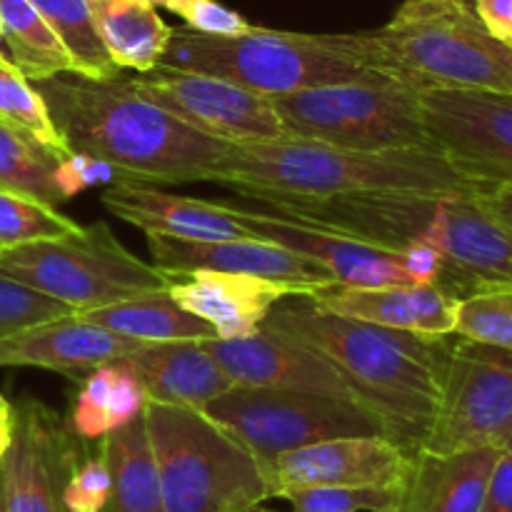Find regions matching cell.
Segmentation results:
<instances>
[{
	"label": "cell",
	"instance_id": "4dcf8cb0",
	"mask_svg": "<svg viewBox=\"0 0 512 512\" xmlns=\"http://www.w3.org/2000/svg\"><path fill=\"white\" fill-rule=\"evenodd\" d=\"M55 165L58 160L40 145L0 123V190L58 208L65 198L55 183Z\"/></svg>",
	"mask_w": 512,
	"mask_h": 512
},
{
	"label": "cell",
	"instance_id": "603a6c76",
	"mask_svg": "<svg viewBox=\"0 0 512 512\" xmlns=\"http://www.w3.org/2000/svg\"><path fill=\"white\" fill-rule=\"evenodd\" d=\"M315 303L338 315L408 330V333L448 338L458 325V300L440 285H385V288H348L333 283L318 288Z\"/></svg>",
	"mask_w": 512,
	"mask_h": 512
},
{
	"label": "cell",
	"instance_id": "3957f363",
	"mask_svg": "<svg viewBox=\"0 0 512 512\" xmlns=\"http://www.w3.org/2000/svg\"><path fill=\"white\" fill-rule=\"evenodd\" d=\"M213 180L253 200L463 195L488 190L460 175L438 148L368 153L293 135L230 143Z\"/></svg>",
	"mask_w": 512,
	"mask_h": 512
},
{
	"label": "cell",
	"instance_id": "d590c367",
	"mask_svg": "<svg viewBox=\"0 0 512 512\" xmlns=\"http://www.w3.org/2000/svg\"><path fill=\"white\" fill-rule=\"evenodd\" d=\"M118 363V360H115ZM108 363L100 368L90 370L88 378L80 385L78 395H75L73 410L68 418V430L78 440H100L103 435L110 433L108 423V403L110 390H113L115 375H118V365Z\"/></svg>",
	"mask_w": 512,
	"mask_h": 512
},
{
	"label": "cell",
	"instance_id": "83f0119b",
	"mask_svg": "<svg viewBox=\"0 0 512 512\" xmlns=\"http://www.w3.org/2000/svg\"><path fill=\"white\" fill-rule=\"evenodd\" d=\"M0 38L28 80L73 73L68 50L30 0H0Z\"/></svg>",
	"mask_w": 512,
	"mask_h": 512
},
{
	"label": "cell",
	"instance_id": "8fae6325",
	"mask_svg": "<svg viewBox=\"0 0 512 512\" xmlns=\"http://www.w3.org/2000/svg\"><path fill=\"white\" fill-rule=\"evenodd\" d=\"M420 113L433 145L460 175L483 188L512 183V93L425 88Z\"/></svg>",
	"mask_w": 512,
	"mask_h": 512
},
{
	"label": "cell",
	"instance_id": "5bb4252c",
	"mask_svg": "<svg viewBox=\"0 0 512 512\" xmlns=\"http://www.w3.org/2000/svg\"><path fill=\"white\" fill-rule=\"evenodd\" d=\"M483 193L443 195L420 238L443 253L438 285L455 298L490 285H512V230L490 213Z\"/></svg>",
	"mask_w": 512,
	"mask_h": 512
},
{
	"label": "cell",
	"instance_id": "7a4b0ae2",
	"mask_svg": "<svg viewBox=\"0 0 512 512\" xmlns=\"http://www.w3.org/2000/svg\"><path fill=\"white\" fill-rule=\"evenodd\" d=\"M33 85L68 148L115 165L128 180H213L230 150V143L190 128L120 78L95 83L80 75H53Z\"/></svg>",
	"mask_w": 512,
	"mask_h": 512
},
{
	"label": "cell",
	"instance_id": "60d3db41",
	"mask_svg": "<svg viewBox=\"0 0 512 512\" xmlns=\"http://www.w3.org/2000/svg\"><path fill=\"white\" fill-rule=\"evenodd\" d=\"M400 255H403V265L410 275V283L438 285L445 265V258L438 245L430 243V240H415Z\"/></svg>",
	"mask_w": 512,
	"mask_h": 512
},
{
	"label": "cell",
	"instance_id": "30bf717a",
	"mask_svg": "<svg viewBox=\"0 0 512 512\" xmlns=\"http://www.w3.org/2000/svg\"><path fill=\"white\" fill-rule=\"evenodd\" d=\"M512 435V350L460 338L453 343L438 413L423 448L430 453L498 445Z\"/></svg>",
	"mask_w": 512,
	"mask_h": 512
},
{
	"label": "cell",
	"instance_id": "5b68a950",
	"mask_svg": "<svg viewBox=\"0 0 512 512\" xmlns=\"http://www.w3.org/2000/svg\"><path fill=\"white\" fill-rule=\"evenodd\" d=\"M160 65L218 75L265 98L380 75L360 60L350 33H288L255 25L240 35L173 30Z\"/></svg>",
	"mask_w": 512,
	"mask_h": 512
},
{
	"label": "cell",
	"instance_id": "44dd1931",
	"mask_svg": "<svg viewBox=\"0 0 512 512\" xmlns=\"http://www.w3.org/2000/svg\"><path fill=\"white\" fill-rule=\"evenodd\" d=\"M168 293L188 313L213 325L215 338H245L258 333L280 300L303 295L293 285L218 270H190L175 275Z\"/></svg>",
	"mask_w": 512,
	"mask_h": 512
},
{
	"label": "cell",
	"instance_id": "484cf974",
	"mask_svg": "<svg viewBox=\"0 0 512 512\" xmlns=\"http://www.w3.org/2000/svg\"><path fill=\"white\" fill-rule=\"evenodd\" d=\"M80 318L140 343H168V340H208L215 338L213 325L188 313L175 303L168 290L135 295L103 308L83 310Z\"/></svg>",
	"mask_w": 512,
	"mask_h": 512
},
{
	"label": "cell",
	"instance_id": "7dc6e473",
	"mask_svg": "<svg viewBox=\"0 0 512 512\" xmlns=\"http://www.w3.org/2000/svg\"><path fill=\"white\" fill-rule=\"evenodd\" d=\"M140 3H148L153 5V8H158V5H165V0H140Z\"/></svg>",
	"mask_w": 512,
	"mask_h": 512
},
{
	"label": "cell",
	"instance_id": "f35d334b",
	"mask_svg": "<svg viewBox=\"0 0 512 512\" xmlns=\"http://www.w3.org/2000/svg\"><path fill=\"white\" fill-rule=\"evenodd\" d=\"M115 180H123L115 165L90 158L85 153H70L68 158L58 160V165H55V183H58L65 200L80 195L83 190L93 188V185L115 183Z\"/></svg>",
	"mask_w": 512,
	"mask_h": 512
},
{
	"label": "cell",
	"instance_id": "ba28073f",
	"mask_svg": "<svg viewBox=\"0 0 512 512\" xmlns=\"http://www.w3.org/2000/svg\"><path fill=\"white\" fill-rule=\"evenodd\" d=\"M285 135L348 150L435 148L420 113V90L378 75L273 98Z\"/></svg>",
	"mask_w": 512,
	"mask_h": 512
},
{
	"label": "cell",
	"instance_id": "cb8c5ba5",
	"mask_svg": "<svg viewBox=\"0 0 512 512\" xmlns=\"http://www.w3.org/2000/svg\"><path fill=\"white\" fill-rule=\"evenodd\" d=\"M148 400L168 405H188L203 410L210 400L233 388L218 360L203 340H168L143 343L128 355Z\"/></svg>",
	"mask_w": 512,
	"mask_h": 512
},
{
	"label": "cell",
	"instance_id": "9a60e30c",
	"mask_svg": "<svg viewBox=\"0 0 512 512\" xmlns=\"http://www.w3.org/2000/svg\"><path fill=\"white\" fill-rule=\"evenodd\" d=\"M145 238L153 265H158L170 278L190 270H218L293 285L303 295H313L318 288L338 283L328 268L308 255L253 235L228 240H180L150 233Z\"/></svg>",
	"mask_w": 512,
	"mask_h": 512
},
{
	"label": "cell",
	"instance_id": "f6af8a7d",
	"mask_svg": "<svg viewBox=\"0 0 512 512\" xmlns=\"http://www.w3.org/2000/svg\"><path fill=\"white\" fill-rule=\"evenodd\" d=\"M10 440H13V405L0 393V460H3Z\"/></svg>",
	"mask_w": 512,
	"mask_h": 512
},
{
	"label": "cell",
	"instance_id": "f907efd6",
	"mask_svg": "<svg viewBox=\"0 0 512 512\" xmlns=\"http://www.w3.org/2000/svg\"><path fill=\"white\" fill-rule=\"evenodd\" d=\"M408 3H413V0H408Z\"/></svg>",
	"mask_w": 512,
	"mask_h": 512
},
{
	"label": "cell",
	"instance_id": "4316f807",
	"mask_svg": "<svg viewBox=\"0 0 512 512\" xmlns=\"http://www.w3.org/2000/svg\"><path fill=\"white\" fill-rule=\"evenodd\" d=\"M95 28L118 68L138 73L153 70L163 60L173 28L158 10L140 0H88Z\"/></svg>",
	"mask_w": 512,
	"mask_h": 512
},
{
	"label": "cell",
	"instance_id": "277c9868",
	"mask_svg": "<svg viewBox=\"0 0 512 512\" xmlns=\"http://www.w3.org/2000/svg\"><path fill=\"white\" fill-rule=\"evenodd\" d=\"M350 40L368 68L415 90L512 93V48L485 28L468 0H405L390 23L350 33Z\"/></svg>",
	"mask_w": 512,
	"mask_h": 512
},
{
	"label": "cell",
	"instance_id": "ffe728a7",
	"mask_svg": "<svg viewBox=\"0 0 512 512\" xmlns=\"http://www.w3.org/2000/svg\"><path fill=\"white\" fill-rule=\"evenodd\" d=\"M100 203L110 215L135 225L145 235L158 233L180 240H228L250 235L235 205L170 195L140 180H115L103 190Z\"/></svg>",
	"mask_w": 512,
	"mask_h": 512
},
{
	"label": "cell",
	"instance_id": "f1b7e54d",
	"mask_svg": "<svg viewBox=\"0 0 512 512\" xmlns=\"http://www.w3.org/2000/svg\"><path fill=\"white\" fill-rule=\"evenodd\" d=\"M30 3L48 20L68 50L73 75L95 83H110L120 78L123 68H118L105 50L88 0H30Z\"/></svg>",
	"mask_w": 512,
	"mask_h": 512
},
{
	"label": "cell",
	"instance_id": "7402d4cb",
	"mask_svg": "<svg viewBox=\"0 0 512 512\" xmlns=\"http://www.w3.org/2000/svg\"><path fill=\"white\" fill-rule=\"evenodd\" d=\"M503 455L498 445L410 455L390 512H480L490 473Z\"/></svg>",
	"mask_w": 512,
	"mask_h": 512
},
{
	"label": "cell",
	"instance_id": "d6986e66",
	"mask_svg": "<svg viewBox=\"0 0 512 512\" xmlns=\"http://www.w3.org/2000/svg\"><path fill=\"white\" fill-rule=\"evenodd\" d=\"M140 345V340L110 333L70 313L0 338V368H43L78 378V373L128 358Z\"/></svg>",
	"mask_w": 512,
	"mask_h": 512
},
{
	"label": "cell",
	"instance_id": "2e32d148",
	"mask_svg": "<svg viewBox=\"0 0 512 512\" xmlns=\"http://www.w3.org/2000/svg\"><path fill=\"white\" fill-rule=\"evenodd\" d=\"M410 453L385 435H345L278 455L268 465L273 498L303 488L400 485Z\"/></svg>",
	"mask_w": 512,
	"mask_h": 512
},
{
	"label": "cell",
	"instance_id": "8992f818",
	"mask_svg": "<svg viewBox=\"0 0 512 512\" xmlns=\"http://www.w3.org/2000/svg\"><path fill=\"white\" fill-rule=\"evenodd\" d=\"M165 512H253L273 498L265 465L205 410L145 400Z\"/></svg>",
	"mask_w": 512,
	"mask_h": 512
},
{
	"label": "cell",
	"instance_id": "d4e9b609",
	"mask_svg": "<svg viewBox=\"0 0 512 512\" xmlns=\"http://www.w3.org/2000/svg\"><path fill=\"white\" fill-rule=\"evenodd\" d=\"M98 443V453L110 475V493L103 512H165L145 413L110 430Z\"/></svg>",
	"mask_w": 512,
	"mask_h": 512
},
{
	"label": "cell",
	"instance_id": "bcb514c9",
	"mask_svg": "<svg viewBox=\"0 0 512 512\" xmlns=\"http://www.w3.org/2000/svg\"><path fill=\"white\" fill-rule=\"evenodd\" d=\"M503 450H505V453H508V455H510V458H512V435H510V438H508V440H505Z\"/></svg>",
	"mask_w": 512,
	"mask_h": 512
},
{
	"label": "cell",
	"instance_id": "1f68e13d",
	"mask_svg": "<svg viewBox=\"0 0 512 512\" xmlns=\"http://www.w3.org/2000/svg\"><path fill=\"white\" fill-rule=\"evenodd\" d=\"M455 335L512 350V285H490L460 298Z\"/></svg>",
	"mask_w": 512,
	"mask_h": 512
},
{
	"label": "cell",
	"instance_id": "b9f144b4",
	"mask_svg": "<svg viewBox=\"0 0 512 512\" xmlns=\"http://www.w3.org/2000/svg\"><path fill=\"white\" fill-rule=\"evenodd\" d=\"M480 512H512V458L505 450L490 473Z\"/></svg>",
	"mask_w": 512,
	"mask_h": 512
},
{
	"label": "cell",
	"instance_id": "ab89813d",
	"mask_svg": "<svg viewBox=\"0 0 512 512\" xmlns=\"http://www.w3.org/2000/svg\"><path fill=\"white\" fill-rule=\"evenodd\" d=\"M115 365H118V375H115V383H113V390H110V403H108L110 430L130 423L135 415L143 413L145 400H148V393H145L143 383H140L133 365H130L125 358L118 360Z\"/></svg>",
	"mask_w": 512,
	"mask_h": 512
},
{
	"label": "cell",
	"instance_id": "4fadbf2b",
	"mask_svg": "<svg viewBox=\"0 0 512 512\" xmlns=\"http://www.w3.org/2000/svg\"><path fill=\"white\" fill-rule=\"evenodd\" d=\"M75 440L48 405H13V440L0 460L3 512H63V485L78 463Z\"/></svg>",
	"mask_w": 512,
	"mask_h": 512
},
{
	"label": "cell",
	"instance_id": "681fc988",
	"mask_svg": "<svg viewBox=\"0 0 512 512\" xmlns=\"http://www.w3.org/2000/svg\"><path fill=\"white\" fill-rule=\"evenodd\" d=\"M0 512H3V505H0Z\"/></svg>",
	"mask_w": 512,
	"mask_h": 512
},
{
	"label": "cell",
	"instance_id": "8d00e7d4",
	"mask_svg": "<svg viewBox=\"0 0 512 512\" xmlns=\"http://www.w3.org/2000/svg\"><path fill=\"white\" fill-rule=\"evenodd\" d=\"M108 493L110 475L98 453L83 460L78 458L63 485L60 505H63V512H103Z\"/></svg>",
	"mask_w": 512,
	"mask_h": 512
},
{
	"label": "cell",
	"instance_id": "ee69618b",
	"mask_svg": "<svg viewBox=\"0 0 512 512\" xmlns=\"http://www.w3.org/2000/svg\"><path fill=\"white\" fill-rule=\"evenodd\" d=\"M483 203L488 205L490 213L505 223L512 230V183L508 185H495L483 193Z\"/></svg>",
	"mask_w": 512,
	"mask_h": 512
},
{
	"label": "cell",
	"instance_id": "e0dca14e",
	"mask_svg": "<svg viewBox=\"0 0 512 512\" xmlns=\"http://www.w3.org/2000/svg\"><path fill=\"white\" fill-rule=\"evenodd\" d=\"M233 385L353 398L338 370L310 345L260 325L245 338L203 340ZM360 403V400H358Z\"/></svg>",
	"mask_w": 512,
	"mask_h": 512
},
{
	"label": "cell",
	"instance_id": "74e56055",
	"mask_svg": "<svg viewBox=\"0 0 512 512\" xmlns=\"http://www.w3.org/2000/svg\"><path fill=\"white\" fill-rule=\"evenodd\" d=\"M163 8L180 15L188 30L203 35H240L250 30V23L238 10L225 8L218 0H165Z\"/></svg>",
	"mask_w": 512,
	"mask_h": 512
},
{
	"label": "cell",
	"instance_id": "7c38bea8",
	"mask_svg": "<svg viewBox=\"0 0 512 512\" xmlns=\"http://www.w3.org/2000/svg\"><path fill=\"white\" fill-rule=\"evenodd\" d=\"M125 83L185 125L225 143H255L285 135L273 98L218 75L155 65Z\"/></svg>",
	"mask_w": 512,
	"mask_h": 512
},
{
	"label": "cell",
	"instance_id": "9c48e42d",
	"mask_svg": "<svg viewBox=\"0 0 512 512\" xmlns=\"http://www.w3.org/2000/svg\"><path fill=\"white\" fill-rule=\"evenodd\" d=\"M205 413L245 445L260 463L305 445L345 435H385L383 420L355 398L300 390L233 385L205 405Z\"/></svg>",
	"mask_w": 512,
	"mask_h": 512
},
{
	"label": "cell",
	"instance_id": "7bdbcfd3",
	"mask_svg": "<svg viewBox=\"0 0 512 512\" xmlns=\"http://www.w3.org/2000/svg\"><path fill=\"white\" fill-rule=\"evenodd\" d=\"M475 13L485 23V28L512 48V0H473Z\"/></svg>",
	"mask_w": 512,
	"mask_h": 512
},
{
	"label": "cell",
	"instance_id": "c3c4849f",
	"mask_svg": "<svg viewBox=\"0 0 512 512\" xmlns=\"http://www.w3.org/2000/svg\"><path fill=\"white\" fill-rule=\"evenodd\" d=\"M253 512H273V510H263V508H260V505H258V508H255Z\"/></svg>",
	"mask_w": 512,
	"mask_h": 512
},
{
	"label": "cell",
	"instance_id": "6da1fadb",
	"mask_svg": "<svg viewBox=\"0 0 512 512\" xmlns=\"http://www.w3.org/2000/svg\"><path fill=\"white\" fill-rule=\"evenodd\" d=\"M263 325L318 350L405 453L423 448L443 393L448 338L338 315L308 295L280 300Z\"/></svg>",
	"mask_w": 512,
	"mask_h": 512
},
{
	"label": "cell",
	"instance_id": "52a82bcc",
	"mask_svg": "<svg viewBox=\"0 0 512 512\" xmlns=\"http://www.w3.org/2000/svg\"><path fill=\"white\" fill-rule=\"evenodd\" d=\"M0 270L75 313L168 290L173 278L123 248L108 223L0 248Z\"/></svg>",
	"mask_w": 512,
	"mask_h": 512
},
{
	"label": "cell",
	"instance_id": "e575fe53",
	"mask_svg": "<svg viewBox=\"0 0 512 512\" xmlns=\"http://www.w3.org/2000/svg\"><path fill=\"white\" fill-rule=\"evenodd\" d=\"M70 313H75V310L65 303L18 283L0 270V338H8L20 330Z\"/></svg>",
	"mask_w": 512,
	"mask_h": 512
},
{
	"label": "cell",
	"instance_id": "ac0fdd59",
	"mask_svg": "<svg viewBox=\"0 0 512 512\" xmlns=\"http://www.w3.org/2000/svg\"><path fill=\"white\" fill-rule=\"evenodd\" d=\"M238 210L240 220L253 238L280 243L303 253L328 268L340 285L348 288H385V285H413L403 265V255L378 248L365 240L350 238L340 230L263 210Z\"/></svg>",
	"mask_w": 512,
	"mask_h": 512
},
{
	"label": "cell",
	"instance_id": "d6a6232c",
	"mask_svg": "<svg viewBox=\"0 0 512 512\" xmlns=\"http://www.w3.org/2000/svg\"><path fill=\"white\" fill-rule=\"evenodd\" d=\"M83 225L28 195L0 190V248L78 233Z\"/></svg>",
	"mask_w": 512,
	"mask_h": 512
},
{
	"label": "cell",
	"instance_id": "f546056e",
	"mask_svg": "<svg viewBox=\"0 0 512 512\" xmlns=\"http://www.w3.org/2000/svg\"><path fill=\"white\" fill-rule=\"evenodd\" d=\"M0 123L33 140L55 160H63L73 153L33 80L25 78L13 60L5 58L3 53H0Z\"/></svg>",
	"mask_w": 512,
	"mask_h": 512
},
{
	"label": "cell",
	"instance_id": "836d02e7",
	"mask_svg": "<svg viewBox=\"0 0 512 512\" xmlns=\"http://www.w3.org/2000/svg\"><path fill=\"white\" fill-rule=\"evenodd\" d=\"M293 512H390L398 500V485L363 488H303L283 495Z\"/></svg>",
	"mask_w": 512,
	"mask_h": 512
},
{
	"label": "cell",
	"instance_id": "816d5d0a",
	"mask_svg": "<svg viewBox=\"0 0 512 512\" xmlns=\"http://www.w3.org/2000/svg\"><path fill=\"white\" fill-rule=\"evenodd\" d=\"M0 40H3V38H0Z\"/></svg>",
	"mask_w": 512,
	"mask_h": 512
}]
</instances>
